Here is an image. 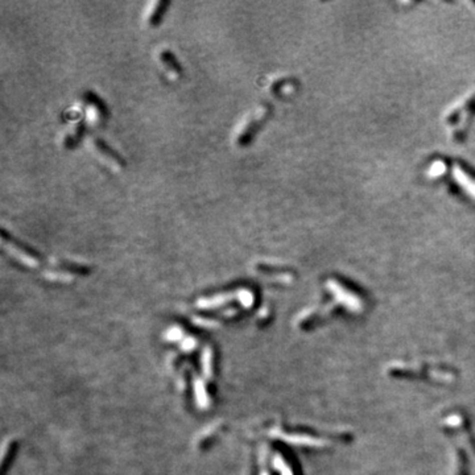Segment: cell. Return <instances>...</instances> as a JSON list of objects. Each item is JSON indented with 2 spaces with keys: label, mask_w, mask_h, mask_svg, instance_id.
Listing matches in <instances>:
<instances>
[{
  "label": "cell",
  "mask_w": 475,
  "mask_h": 475,
  "mask_svg": "<svg viewBox=\"0 0 475 475\" xmlns=\"http://www.w3.org/2000/svg\"><path fill=\"white\" fill-rule=\"evenodd\" d=\"M165 6H167L165 2H161V3L157 4V8L155 10V14H153L152 16H151V19H149V22H151L152 26H156L157 23H160V16H161V14H163V8L165 7Z\"/></svg>",
  "instance_id": "6da1fadb"
}]
</instances>
